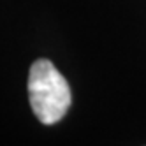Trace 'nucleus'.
Instances as JSON below:
<instances>
[{"instance_id":"f257e3e1","label":"nucleus","mask_w":146,"mask_h":146,"mask_svg":"<svg viewBox=\"0 0 146 146\" xmlns=\"http://www.w3.org/2000/svg\"><path fill=\"white\" fill-rule=\"evenodd\" d=\"M28 100L35 118L42 125H55L70 108L69 83L48 58H39L30 67Z\"/></svg>"}]
</instances>
